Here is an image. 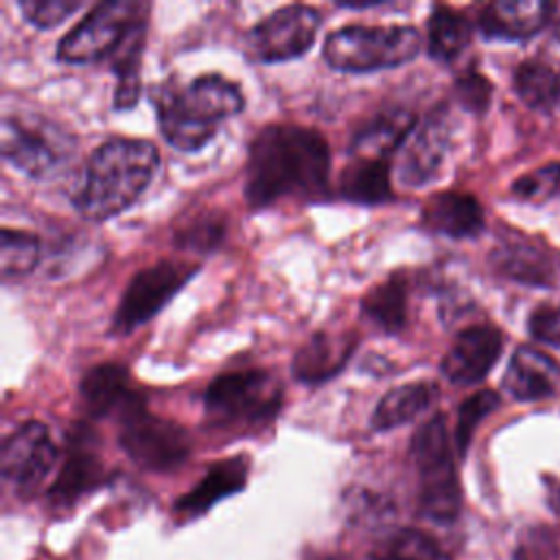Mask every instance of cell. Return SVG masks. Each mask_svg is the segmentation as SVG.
<instances>
[{
	"mask_svg": "<svg viewBox=\"0 0 560 560\" xmlns=\"http://www.w3.org/2000/svg\"><path fill=\"white\" fill-rule=\"evenodd\" d=\"M57 444L48 427L39 420L22 422L4 438L0 448V472L15 494L35 492L57 462Z\"/></svg>",
	"mask_w": 560,
	"mask_h": 560,
	"instance_id": "12",
	"label": "cell"
},
{
	"mask_svg": "<svg viewBox=\"0 0 560 560\" xmlns=\"http://www.w3.org/2000/svg\"><path fill=\"white\" fill-rule=\"evenodd\" d=\"M560 381V365L547 352L534 346H521L503 374V387L516 400L529 402L547 398L556 392Z\"/></svg>",
	"mask_w": 560,
	"mask_h": 560,
	"instance_id": "19",
	"label": "cell"
},
{
	"mask_svg": "<svg viewBox=\"0 0 560 560\" xmlns=\"http://www.w3.org/2000/svg\"><path fill=\"white\" fill-rule=\"evenodd\" d=\"M422 223L451 238H470L483 228V210L472 195L444 190L429 197L422 208Z\"/></svg>",
	"mask_w": 560,
	"mask_h": 560,
	"instance_id": "21",
	"label": "cell"
},
{
	"mask_svg": "<svg viewBox=\"0 0 560 560\" xmlns=\"http://www.w3.org/2000/svg\"><path fill=\"white\" fill-rule=\"evenodd\" d=\"M245 479H247V459L245 457H232V459L217 462L212 468H208V472L201 477V481L190 492L179 497V501L175 503V510L179 514L197 516V514L206 512L210 505H214L219 499L238 492L243 488Z\"/></svg>",
	"mask_w": 560,
	"mask_h": 560,
	"instance_id": "22",
	"label": "cell"
},
{
	"mask_svg": "<svg viewBox=\"0 0 560 560\" xmlns=\"http://www.w3.org/2000/svg\"><path fill=\"white\" fill-rule=\"evenodd\" d=\"M516 197L527 201H542L560 192V162L547 164L534 173L523 175L512 184Z\"/></svg>",
	"mask_w": 560,
	"mask_h": 560,
	"instance_id": "35",
	"label": "cell"
},
{
	"mask_svg": "<svg viewBox=\"0 0 560 560\" xmlns=\"http://www.w3.org/2000/svg\"><path fill=\"white\" fill-rule=\"evenodd\" d=\"M518 98L538 112L560 109V68L545 59H527L514 70Z\"/></svg>",
	"mask_w": 560,
	"mask_h": 560,
	"instance_id": "26",
	"label": "cell"
},
{
	"mask_svg": "<svg viewBox=\"0 0 560 560\" xmlns=\"http://www.w3.org/2000/svg\"><path fill=\"white\" fill-rule=\"evenodd\" d=\"M339 190L346 199L363 206H376V203L389 201L392 199L389 162L352 158V162L341 173Z\"/></svg>",
	"mask_w": 560,
	"mask_h": 560,
	"instance_id": "25",
	"label": "cell"
},
{
	"mask_svg": "<svg viewBox=\"0 0 560 560\" xmlns=\"http://www.w3.org/2000/svg\"><path fill=\"white\" fill-rule=\"evenodd\" d=\"M440 389L433 381H411L389 389L372 411V429L389 431L411 422L424 409L433 405Z\"/></svg>",
	"mask_w": 560,
	"mask_h": 560,
	"instance_id": "23",
	"label": "cell"
},
{
	"mask_svg": "<svg viewBox=\"0 0 560 560\" xmlns=\"http://www.w3.org/2000/svg\"><path fill=\"white\" fill-rule=\"evenodd\" d=\"M282 394V381L267 370L223 372L203 392L206 424L221 431L258 429L278 413Z\"/></svg>",
	"mask_w": 560,
	"mask_h": 560,
	"instance_id": "4",
	"label": "cell"
},
{
	"mask_svg": "<svg viewBox=\"0 0 560 560\" xmlns=\"http://www.w3.org/2000/svg\"><path fill=\"white\" fill-rule=\"evenodd\" d=\"M409 451L420 483V512L435 523L455 521L462 505V490L444 413L431 416L413 433Z\"/></svg>",
	"mask_w": 560,
	"mask_h": 560,
	"instance_id": "6",
	"label": "cell"
},
{
	"mask_svg": "<svg viewBox=\"0 0 560 560\" xmlns=\"http://www.w3.org/2000/svg\"><path fill=\"white\" fill-rule=\"evenodd\" d=\"M118 442L133 464L153 472L173 470L190 455V438L184 427L151 413L144 400L118 416Z\"/></svg>",
	"mask_w": 560,
	"mask_h": 560,
	"instance_id": "9",
	"label": "cell"
},
{
	"mask_svg": "<svg viewBox=\"0 0 560 560\" xmlns=\"http://www.w3.org/2000/svg\"><path fill=\"white\" fill-rule=\"evenodd\" d=\"M147 24L133 31V35L125 42L118 55L112 59V68L116 72V90H114V107L131 109L140 96V57L144 44Z\"/></svg>",
	"mask_w": 560,
	"mask_h": 560,
	"instance_id": "28",
	"label": "cell"
},
{
	"mask_svg": "<svg viewBox=\"0 0 560 560\" xmlns=\"http://www.w3.org/2000/svg\"><path fill=\"white\" fill-rule=\"evenodd\" d=\"M446 147L448 125L444 112L435 109L422 122L416 125V129L411 131L402 147L398 164L400 182L409 188H420L435 179L446 155Z\"/></svg>",
	"mask_w": 560,
	"mask_h": 560,
	"instance_id": "15",
	"label": "cell"
},
{
	"mask_svg": "<svg viewBox=\"0 0 560 560\" xmlns=\"http://www.w3.org/2000/svg\"><path fill=\"white\" fill-rule=\"evenodd\" d=\"M416 125V116L407 109L396 107L381 112L357 129L350 140V155L359 160L392 162V155L405 147Z\"/></svg>",
	"mask_w": 560,
	"mask_h": 560,
	"instance_id": "18",
	"label": "cell"
},
{
	"mask_svg": "<svg viewBox=\"0 0 560 560\" xmlns=\"http://www.w3.org/2000/svg\"><path fill=\"white\" fill-rule=\"evenodd\" d=\"M387 560H448L438 542L418 532V529H402L392 538Z\"/></svg>",
	"mask_w": 560,
	"mask_h": 560,
	"instance_id": "34",
	"label": "cell"
},
{
	"mask_svg": "<svg viewBox=\"0 0 560 560\" xmlns=\"http://www.w3.org/2000/svg\"><path fill=\"white\" fill-rule=\"evenodd\" d=\"M503 335L490 324H475L457 332L442 357V374L453 385H475L488 376L501 357Z\"/></svg>",
	"mask_w": 560,
	"mask_h": 560,
	"instance_id": "13",
	"label": "cell"
},
{
	"mask_svg": "<svg viewBox=\"0 0 560 560\" xmlns=\"http://www.w3.org/2000/svg\"><path fill=\"white\" fill-rule=\"evenodd\" d=\"M81 7H83L81 0H22V2H18L22 18L39 31L59 26L66 18H70Z\"/></svg>",
	"mask_w": 560,
	"mask_h": 560,
	"instance_id": "32",
	"label": "cell"
},
{
	"mask_svg": "<svg viewBox=\"0 0 560 560\" xmlns=\"http://www.w3.org/2000/svg\"><path fill=\"white\" fill-rule=\"evenodd\" d=\"M556 13H553V28H556V37L560 39V4L553 9Z\"/></svg>",
	"mask_w": 560,
	"mask_h": 560,
	"instance_id": "38",
	"label": "cell"
},
{
	"mask_svg": "<svg viewBox=\"0 0 560 560\" xmlns=\"http://www.w3.org/2000/svg\"><path fill=\"white\" fill-rule=\"evenodd\" d=\"M74 138L42 116H4L0 122V153L4 162L28 177L46 179L74 155Z\"/></svg>",
	"mask_w": 560,
	"mask_h": 560,
	"instance_id": "8",
	"label": "cell"
},
{
	"mask_svg": "<svg viewBox=\"0 0 560 560\" xmlns=\"http://www.w3.org/2000/svg\"><path fill=\"white\" fill-rule=\"evenodd\" d=\"M151 4L138 0H105L94 4L57 44L63 63H94L114 59L125 42L147 24Z\"/></svg>",
	"mask_w": 560,
	"mask_h": 560,
	"instance_id": "7",
	"label": "cell"
},
{
	"mask_svg": "<svg viewBox=\"0 0 560 560\" xmlns=\"http://www.w3.org/2000/svg\"><path fill=\"white\" fill-rule=\"evenodd\" d=\"M199 271L192 262L160 260L140 269L125 287L120 302L114 311V332H131L140 324L158 315L171 298Z\"/></svg>",
	"mask_w": 560,
	"mask_h": 560,
	"instance_id": "10",
	"label": "cell"
},
{
	"mask_svg": "<svg viewBox=\"0 0 560 560\" xmlns=\"http://www.w3.org/2000/svg\"><path fill=\"white\" fill-rule=\"evenodd\" d=\"M494 265L510 278H516L518 282L529 284H542V280L549 278L547 267L542 258L532 249L521 247H503L494 256Z\"/></svg>",
	"mask_w": 560,
	"mask_h": 560,
	"instance_id": "31",
	"label": "cell"
},
{
	"mask_svg": "<svg viewBox=\"0 0 560 560\" xmlns=\"http://www.w3.org/2000/svg\"><path fill=\"white\" fill-rule=\"evenodd\" d=\"M151 103L164 140L179 151L206 147L221 120L236 116L245 107L238 85L221 74H201L186 85L171 77L153 88Z\"/></svg>",
	"mask_w": 560,
	"mask_h": 560,
	"instance_id": "3",
	"label": "cell"
},
{
	"mask_svg": "<svg viewBox=\"0 0 560 560\" xmlns=\"http://www.w3.org/2000/svg\"><path fill=\"white\" fill-rule=\"evenodd\" d=\"M330 149L326 138L302 125L273 122L247 149L243 195L252 208L280 199H315L328 186Z\"/></svg>",
	"mask_w": 560,
	"mask_h": 560,
	"instance_id": "1",
	"label": "cell"
},
{
	"mask_svg": "<svg viewBox=\"0 0 560 560\" xmlns=\"http://www.w3.org/2000/svg\"><path fill=\"white\" fill-rule=\"evenodd\" d=\"M79 394L85 411L92 418H103L112 413L120 416L131 405L142 400L140 392L133 389L129 370L116 361L90 368L79 383Z\"/></svg>",
	"mask_w": 560,
	"mask_h": 560,
	"instance_id": "17",
	"label": "cell"
},
{
	"mask_svg": "<svg viewBox=\"0 0 560 560\" xmlns=\"http://www.w3.org/2000/svg\"><path fill=\"white\" fill-rule=\"evenodd\" d=\"M158 166L160 155L153 142L112 138L90 153L72 203L83 219L107 221L140 199Z\"/></svg>",
	"mask_w": 560,
	"mask_h": 560,
	"instance_id": "2",
	"label": "cell"
},
{
	"mask_svg": "<svg viewBox=\"0 0 560 560\" xmlns=\"http://www.w3.org/2000/svg\"><path fill=\"white\" fill-rule=\"evenodd\" d=\"M326 560H359V558H326Z\"/></svg>",
	"mask_w": 560,
	"mask_h": 560,
	"instance_id": "39",
	"label": "cell"
},
{
	"mask_svg": "<svg viewBox=\"0 0 560 560\" xmlns=\"http://www.w3.org/2000/svg\"><path fill=\"white\" fill-rule=\"evenodd\" d=\"M105 479V466L96 451V435L90 427L77 424L68 433V453L50 486L55 505H70Z\"/></svg>",
	"mask_w": 560,
	"mask_h": 560,
	"instance_id": "14",
	"label": "cell"
},
{
	"mask_svg": "<svg viewBox=\"0 0 560 560\" xmlns=\"http://www.w3.org/2000/svg\"><path fill=\"white\" fill-rule=\"evenodd\" d=\"M322 26V13L308 4H289L247 33V52L256 61L278 63L302 57L315 42Z\"/></svg>",
	"mask_w": 560,
	"mask_h": 560,
	"instance_id": "11",
	"label": "cell"
},
{
	"mask_svg": "<svg viewBox=\"0 0 560 560\" xmlns=\"http://www.w3.org/2000/svg\"><path fill=\"white\" fill-rule=\"evenodd\" d=\"M359 337L352 330L313 332L293 354L291 372L293 378L306 385H322L335 374H339L352 352L357 350Z\"/></svg>",
	"mask_w": 560,
	"mask_h": 560,
	"instance_id": "16",
	"label": "cell"
},
{
	"mask_svg": "<svg viewBox=\"0 0 560 560\" xmlns=\"http://www.w3.org/2000/svg\"><path fill=\"white\" fill-rule=\"evenodd\" d=\"M551 7L542 0H499L479 13V28L488 39H527L551 18Z\"/></svg>",
	"mask_w": 560,
	"mask_h": 560,
	"instance_id": "20",
	"label": "cell"
},
{
	"mask_svg": "<svg viewBox=\"0 0 560 560\" xmlns=\"http://www.w3.org/2000/svg\"><path fill=\"white\" fill-rule=\"evenodd\" d=\"M529 330L545 343L560 346V308H538L529 317Z\"/></svg>",
	"mask_w": 560,
	"mask_h": 560,
	"instance_id": "37",
	"label": "cell"
},
{
	"mask_svg": "<svg viewBox=\"0 0 560 560\" xmlns=\"http://www.w3.org/2000/svg\"><path fill=\"white\" fill-rule=\"evenodd\" d=\"M359 311L378 332L398 335L407 324V280L392 276L378 282L361 298Z\"/></svg>",
	"mask_w": 560,
	"mask_h": 560,
	"instance_id": "24",
	"label": "cell"
},
{
	"mask_svg": "<svg viewBox=\"0 0 560 560\" xmlns=\"http://www.w3.org/2000/svg\"><path fill=\"white\" fill-rule=\"evenodd\" d=\"M225 236V223L214 217H199L192 223H188L186 228H179L175 243L182 249H195V252H210L214 249Z\"/></svg>",
	"mask_w": 560,
	"mask_h": 560,
	"instance_id": "33",
	"label": "cell"
},
{
	"mask_svg": "<svg viewBox=\"0 0 560 560\" xmlns=\"http://www.w3.org/2000/svg\"><path fill=\"white\" fill-rule=\"evenodd\" d=\"M420 46L422 37L413 26L348 24L326 37L322 55L332 70L374 72L411 61Z\"/></svg>",
	"mask_w": 560,
	"mask_h": 560,
	"instance_id": "5",
	"label": "cell"
},
{
	"mask_svg": "<svg viewBox=\"0 0 560 560\" xmlns=\"http://www.w3.org/2000/svg\"><path fill=\"white\" fill-rule=\"evenodd\" d=\"M42 243L33 232L2 228L0 230V276L13 280L31 273L39 262Z\"/></svg>",
	"mask_w": 560,
	"mask_h": 560,
	"instance_id": "29",
	"label": "cell"
},
{
	"mask_svg": "<svg viewBox=\"0 0 560 560\" xmlns=\"http://www.w3.org/2000/svg\"><path fill=\"white\" fill-rule=\"evenodd\" d=\"M497 407H499V396L492 389H479L459 405L457 424H455V446L459 455L466 453L479 422L488 413H492Z\"/></svg>",
	"mask_w": 560,
	"mask_h": 560,
	"instance_id": "30",
	"label": "cell"
},
{
	"mask_svg": "<svg viewBox=\"0 0 560 560\" xmlns=\"http://www.w3.org/2000/svg\"><path fill=\"white\" fill-rule=\"evenodd\" d=\"M472 37L470 22L455 9L438 4L427 20V50L435 61H453Z\"/></svg>",
	"mask_w": 560,
	"mask_h": 560,
	"instance_id": "27",
	"label": "cell"
},
{
	"mask_svg": "<svg viewBox=\"0 0 560 560\" xmlns=\"http://www.w3.org/2000/svg\"><path fill=\"white\" fill-rule=\"evenodd\" d=\"M455 96L462 107L470 112H483L492 96V85L479 72H466L455 81Z\"/></svg>",
	"mask_w": 560,
	"mask_h": 560,
	"instance_id": "36",
	"label": "cell"
}]
</instances>
